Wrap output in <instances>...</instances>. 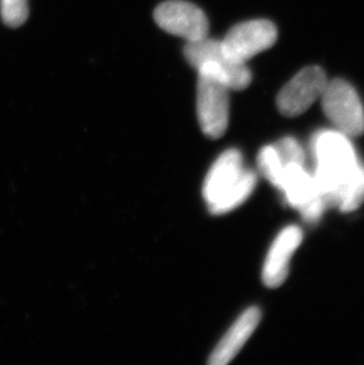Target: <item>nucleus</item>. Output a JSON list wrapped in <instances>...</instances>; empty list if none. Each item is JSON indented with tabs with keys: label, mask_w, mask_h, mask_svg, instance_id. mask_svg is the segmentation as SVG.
I'll return each mask as SVG.
<instances>
[{
	"label": "nucleus",
	"mask_w": 364,
	"mask_h": 365,
	"mask_svg": "<svg viewBox=\"0 0 364 365\" xmlns=\"http://www.w3.org/2000/svg\"><path fill=\"white\" fill-rule=\"evenodd\" d=\"M1 18L7 26L18 28L29 17L28 0H0Z\"/></svg>",
	"instance_id": "nucleus-13"
},
{
	"label": "nucleus",
	"mask_w": 364,
	"mask_h": 365,
	"mask_svg": "<svg viewBox=\"0 0 364 365\" xmlns=\"http://www.w3.org/2000/svg\"><path fill=\"white\" fill-rule=\"evenodd\" d=\"M277 37L278 32L272 21L256 19L233 26L221 43L231 58L248 64L252 57L273 46Z\"/></svg>",
	"instance_id": "nucleus-7"
},
{
	"label": "nucleus",
	"mask_w": 364,
	"mask_h": 365,
	"mask_svg": "<svg viewBox=\"0 0 364 365\" xmlns=\"http://www.w3.org/2000/svg\"><path fill=\"white\" fill-rule=\"evenodd\" d=\"M284 163L279 158L275 145H266L258 154V168L272 186L278 188L282 185L284 175Z\"/></svg>",
	"instance_id": "nucleus-12"
},
{
	"label": "nucleus",
	"mask_w": 364,
	"mask_h": 365,
	"mask_svg": "<svg viewBox=\"0 0 364 365\" xmlns=\"http://www.w3.org/2000/svg\"><path fill=\"white\" fill-rule=\"evenodd\" d=\"M311 150L316 165L313 179L328 206L342 212L358 210L364 202V165L350 138L336 129L317 131Z\"/></svg>",
	"instance_id": "nucleus-1"
},
{
	"label": "nucleus",
	"mask_w": 364,
	"mask_h": 365,
	"mask_svg": "<svg viewBox=\"0 0 364 365\" xmlns=\"http://www.w3.org/2000/svg\"><path fill=\"white\" fill-rule=\"evenodd\" d=\"M320 101L324 114L336 130L350 138L363 134V104L350 83L340 78L328 81Z\"/></svg>",
	"instance_id": "nucleus-4"
},
{
	"label": "nucleus",
	"mask_w": 364,
	"mask_h": 365,
	"mask_svg": "<svg viewBox=\"0 0 364 365\" xmlns=\"http://www.w3.org/2000/svg\"><path fill=\"white\" fill-rule=\"evenodd\" d=\"M302 240L303 231L295 225H290L277 235L263 266L261 279L265 285L275 289L285 282L289 274L290 260Z\"/></svg>",
	"instance_id": "nucleus-9"
},
{
	"label": "nucleus",
	"mask_w": 364,
	"mask_h": 365,
	"mask_svg": "<svg viewBox=\"0 0 364 365\" xmlns=\"http://www.w3.org/2000/svg\"><path fill=\"white\" fill-rule=\"evenodd\" d=\"M273 145L284 165L289 163L305 165V153L295 138H282Z\"/></svg>",
	"instance_id": "nucleus-14"
},
{
	"label": "nucleus",
	"mask_w": 364,
	"mask_h": 365,
	"mask_svg": "<svg viewBox=\"0 0 364 365\" xmlns=\"http://www.w3.org/2000/svg\"><path fill=\"white\" fill-rule=\"evenodd\" d=\"M328 81L327 75L320 66H308L300 70L278 93L279 111L288 118L304 114L316 101L320 100Z\"/></svg>",
	"instance_id": "nucleus-6"
},
{
	"label": "nucleus",
	"mask_w": 364,
	"mask_h": 365,
	"mask_svg": "<svg viewBox=\"0 0 364 365\" xmlns=\"http://www.w3.org/2000/svg\"><path fill=\"white\" fill-rule=\"evenodd\" d=\"M257 174L245 168L243 155L228 149L218 158L203 181V197L211 213H230L241 206L255 190Z\"/></svg>",
	"instance_id": "nucleus-2"
},
{
	"label": "nucleus",
	"mask_w": 364,
	"mask_h": 365,
	"mask_svg": "<svg viewBox=\"0 0 364 365\" xmlns=\"http://www.w3.org/2000/svg\"><path fill=\"white\" fill-rule=\"evenodd\" d=\"M196 113L203 134L211 138L223 136L230 118V89L219 81L199 75Z\"/></svg>",
	"instance_id": "nucleus-5"
},
{
	"label": "nucleus",
	"mask_w": 364,
	"mask_h": 365,
	"mask_svg": "<svg viewBox=\"0 0 364 365\" xmlns=\"http://www.w3.org/2000/svg\"><path fill=\"white\" fill-rule=\"evenodd\" d=\"M286 203L295 210H303L309 203L322 197L317 190L313 174L306 170L305 165L289 163L284 167L282 185L279 187Z\"/></svg>",
	"instance_id": "nucleus-11"
},
{
	"label": "nucleus",
	"mask_w": 364,
	"mask_h": 365,
	"mask_svg": "<svg viewBox=\"0 0 364 365\" xmlns=\"http://www.w3.org/2000/svg\"><path fill=\"white\" fill-rule=\"evenodd\" d=\"M261 312L258 307H250L239 316L211 354V365H226L241 352L261 323Z\"/></svg>",
	"instance_id": "nucleus-10"
},
{
	"label": "nucleus",
	"mask_w": 364,
	"mask_h": 365,
	"mask_svg": "<svg viewBox=\"0 0 364 365\" xmlns=\"http://www.w3.org/2000/svg\"><path fill=\"white\" fill-rule=\"evenodd\" d=\"M155 21L160 28L187 41H199L208 36L206 14L194 4L169 0L156 7Z\"/></svg>",
	"instance_id": "nucleus-8"
},
{
	"label": "nucleus",
	"mask_w": 364,
	"mask_h": 365,
	"mask_svg": "<svg viewBox=\"0 0 364 365\" xmlns=\"http://www.w3.org/2000/svg\"><path fill=\"white\" fill-rule=\"evenodd\" d=\"M183 53L199 75L219 81L230 90H244L251 83L252 73L248 64L231 58L221 41L207 36L199 41H187Z\"/></svg>",
	"instance_id": "nucleus-3"
}]
</instances>
